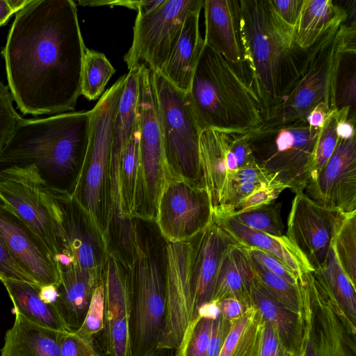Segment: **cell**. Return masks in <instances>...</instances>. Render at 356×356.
<instances>
[{"mask_svg":"<svg viewBox=\"0 0 356 356\" xmlns=\"http://www.w3.org/2000/svg\"><path fill=\"white\" fill-rule=\"evenodd\" d=\"M151 72L169 175L205 186L200 161L201 129L187 93L161 73Z\"/></svg>","mask_w":356,"mask_h":356,"instance_id":"obj_8","label":"cell"},{"mask_svg":"<svg viewBox=\"0 0 356 356\" xmlns=\"http://www.w3.org/2000/svg\"><path fill=\"white\" fill-rule=\"evenodd\" d=\"M250 298L252 306L274 330L284 348L298 356L302 341V315L277 300L255 277L251 284Z\"/></svg>","mask_w":356,"mask_h":356,"instance_id":"obj_27","label":"cell"},{"mask_svg":"<svg viewBox=\"0 0 356 356\" xmlns=\"http://www.w3.org/2000/svg\"><path fill=\"white\" fill-rule=\"evenodd\" d=\"M302 341L298 356H356V326L343 314L314 271L298 277Z\"/></svg>","mask_w":356,"mask_h":356,"instance_id":"obj_10","label":"cell"},{"mask_svg":"<svg viewBox=\"0 0 356 356\" xmlns=\"http://www.w3.org/2000/svg\"><path fill=\"white\" fill-rule=\"evenodd\" d=\"M213 207L205 186L169 175L161 193L155 222L166 241L193 239L212 222Z\"/></svg>","mask_w":356,"mask_h":356,"instance_id":"obj_13","label":"cell"},{"mask_svg":"<svg viewBox=\"0 0 356 356\" xmlns=\"http://www.w3.org/2000/svg\"><path fill=\"white\" fill-rule=\"evenodd\" d=\"M213 221L244 248L261 249L287 265L299 277L314 271L306 257L285 236L271 235L252 229L229 217L213 216Z\"/></svg>","mask_w":356,"mask_h":356,"instance_id":"obj_23","label":"cell"},{"mask_svg":"<svg viewBox=\"0 0 356 356\" xmlns=\"http://www.w3.org/2000/svg\"><path fill=\"white\" fill-rule=\"evenodd\" d=\"M355 10L332 0H303L293 26L296 45L305 50L312 47L327 31L346 22Z\"/></svg>","mask_w":356,"mask_h":356,"instance_id":"obj_26","label":"cell"},{"mask_svg":"<svg viewBox=\"0 0 356 356\" xmlns=\"http://www.w3.org/2000/svg\"><path fill=\"white\" fill-rule=\"evenodd\" d=\"M216 303L219 309V314L229 321L241 317L249 307L234 298H225Z\"/></svg>","mask_w":356,"mask_h":356,"instance_id":"obj_52","label":"cell"},{"mask_svg":"<svg viewBox=\"0 0 356 356\" xmlns=\"http://www.w3.org/2000/svg\"><path fill=\"white\" fill-rule=\"evenodd\" d=\"M243 248L250 259L259 263L268 271L281 277L293 285L298 284V275L277 257L259 248Z\"/></svg>","mask_w":356,"mask_h":356,"instance_id":"obj_46","label":"cell"},{"mask_svg":"<svg viewBox=\"0 0 356 356\" xmlns=\"http://www.w3.org/2000/svg\"><path fill=\"white\" fill-rule=\"evenodd\" d=\"M330 247L353 285L356 284V211H336Z\"/></svg>","mask_w":356,"mask_h":356,"instance_id":"obj_36","label":"cell"},{"mask_svg":"<svg viewBox=\"0 0 356 356\" xmlns=\"http://www.w3.org/2000/svg\"><path fill=\"white\" fill-rule=\"evenodd\" d=\"M276 183L280 182L274 174L257 165L239 169L228 179L220 202L213 209V213H226L256 190Z\"/></svg>","mask_w":356,"mask_h":356,"instance_id":"obj_35","label":"cell"},{"mask_svg":"<svg viewBox=\"0 0 356 356\" xmlns=\"http://www.w3.org/2000/svg\"><path fill=\"white\" fill-rule=\"evenodd\" d=\"M249 259L254 277L263 287L284 306L301 314L302 305L298 284L293 285L289 283L281 277L264 268L254 260L250 257Z\"/></svg>","mask_w":356,"mask_h":356,"instance_id":"obj_39","label":"cell"},{"mask_svg":"<svg viewBox=\"0 0 356 356\" xmlns=\"http://www.w3.org/2000/svg\"><path fill=\"white\" fill-rule=\"evenodd\" d=\"M345 317L356 326V292L330 247L323 266L314 270Z\"/></svg>","mask_w":356,"mask_h":356,"instance_id":"obj_33","label":"cell"},{"mask_svg":"<svg viewBox=\"0 0 356 356\" xmlns=\"http://www.w3.org/2000/svg\"><path fill=\"white\" fill-rule=\"evenodd\" d=\"M59 269L60 279L54 305L69 330L76 332L85 318L93 290L100 282L76 264Z\"/></svg>","mask_w":356,"mask_h":356,"instance_id":"obj_24","label":"cell"},{"mask_svg":"<svg viewBox=\"0 0 356 356\" xmlns=\"http://www.w3.org/2000/svg\"><path fill=\"white\" fill-rule=\"evenodd\" d=\"M0 200L40 237L56 262L62 243L49 190L25 175L0 171Z\"/></svg>","mask_w":356,"mask_h":356,"instance_id":"obj_15","label":"cell"},{"mask_svg":"<svg viewBox=\"0 0 356 356\" xmlns=\"http://www.w3.org/2000/svg\"><path fill=\"white\" fill-rule=\"evenodd\" d=\"M275 11L286 24L294 26L303 0H270Z\"/></svg>","mask_w":356,"mask_h":356,"instance_id":"obj_51","label":"cell"},{"mask_svg":"<svg viewBox=\"0 0 356 356\" xmlns=\"http://www.w3.org/2000/svg\"><path fill=\"white\" fill-rule=\"evenodd\" d=\"M0 234L16 262L38 286L59 284V267L44 241L1 200Z\"/></svg>","mask_w":356,"mask_h":356,"instance_id":"obj_19","label":"cell"},{"mask_svg":"<svg viewBox=\"0 0 356 356\" xmlns=\"http://www.w3.org/2000/svg\"><path fill=\"white\" fill-rule=\"evenodd\" d=\"M248 86L260 108L263 123L273 115L300 78L307 49L298 47L293 26L283 21L270 0H238Z\"/></svg>","mask_w":356,"mask_h":356,"instance_id":"obj_3","label":"cell"},{"mask_svg":"<svg viewBox=\"0 0 356 356\" xmlns=\"http://www.w3.org/2000/svg\"><path fill=\"white\" fill-rule=\"evenodd\" d=\"M62 333L15 313L13 325L6 332L1 356H60Z\"/></svg>","mask_w":356,"mask_h":356,"instance_id":"obj_28","label":"cell"},{"mask_svg":"<svg viewBox=\"0 0 356 356\" xmlns=\"http://www.w3.org/2000/svg\"><path fill=\"white\" fill-rule=\"evenodd\" d=\"M213 321L202 315L193 319L175 349V356H207Z\"/></svg>","mask_w":356,"mask_h":356,"instance_id":"obj_41","label":"cell"},{"mask_svg":"<svg viewBox=\"0 0 356 356\" xmlns=\"http://www.w3.org/2000/svg\"><path fill=\"white\" fill-rule=\"evenodd\" d=\"M287 187L281 183L272 184L261 187L238 202L226 213H213V216L228 217L232 215L270 204L279 197Z\"/></svg>","mask_w":356,"mask_h":356,"instance_id":"obj_44","label":"cell"},{"mask_svg":"<svg viewBox=\"0 0 356 356\" xmlns=\"http://www.w3.org/2000/svg\"><path fill=\"white\" fill-rule=\"evenodd\" d=\"M204 0H163L145 14H138L131 47L124 56L129 70L141 65L161 73L180 36L187 15L201 10Z\"/></svg>","mask_w":356,"mask_h":356,"instance_id":"obj_12","label":"cell"},{"mask_svg":"<svg viewBox=\"0 0 356 356\" xmlns=\"http://www.w3.org/2000/svg\"><path fill=\"white\" fill-rule=\"evenodd\" d=\"M202 8L204 43L222 55L247 81L243 73V66L246 64L241 40L238 0H204Z\"/></svg>","mask_w":356,"mask_h":356,"instance_id":"obj_22","label":"cell"},{"mask_svg":"<svg viewBox=\"0 0 356 356\" xmlns=\"http://www.w3.org/2000/svg\"><path fill=\"white\" fill-rule=\"evenodd\" d=\"M8 87L0 80V154L17 124L23 119L15 111Z\"/></svg>","mask_w":356,"mask_h":356,"instance_id":"obj_45","label":"cell"},{"mask_svg":"<svg viewBox=\"0 0 356 356\" xmlns=\"http://www.w3.org/2000/svg\"><path fill=\"white\" fill-rule=\"evenodd\" d=\"M261 321L253 306L232 321L230 331L218 356H258Z\"/></svg>","mask_w":356,"mask_h":356,"instance_id":"obj_34","label":"cell"},{"mask_svg":"<svg viewBox=\"0 0 356 356\" xmlns=\"http://www.w3.org/2000/svg\"><path fill=\"white\" fill-rule=\"evenodd\" d=\"M194 254L191 274V321L198 309L212 301L220 267L231 245L238 244L213 221L193 238Z\"/></svg>","mask_w":356,"mask_h":356,"instance_id":"obj_21","label":"cell"},{"mask_svg":"<svg viewBox=\"0 0 356 356\" xmlns=\"http://www.w3.org/2000/svg\"><path fill=\"white\" fill-rule=\"evenodd\" d=\"M305 194L328 209L356 211V138L339 139L330 159L318 177L309 181Z\"/></svg>","mask_w":356,"mask_h":356,"instance_id":"obj_18","label":"cell"},{"mask_svg":"<svg viewBox=\"0 0 356 356\" xmlns=\"http://www.w3.org/2000/svg\"><path fill=\"white\" fill-rule=\"evenodd\" d=\"M254 277L250 259L243 248L239 244L231 245L223 257L212 301L234 298L248 307L252 306L250 288Z\"/></svg>","mask_w":356,"mask_h":356,"instance_id":"obj_29","label":"cell"},{"mask_svg":"<svg viewBox=\"0 0 356 356\" xmlns=\"http://www.w3.org/2000/svg\"><path fill=\"white\" fill-rule=\"evenodd\" d=\"M225 131L205 129L199 140L200 161L204 183L213 209L220 204L228 179Z\"/></svg>","mask_w":356,"mask_h":356,"instance_id":"obj_30","label":"cell"},{"mask_svg":"<svg viewBox=\"0 0 356 356\" xmlns=\"http://www.w3.org/2000/svg\"><path fill=\"white\" fill-rule=\"evenodd\" d=\"M331 111L326 104L319 103L309 113L306 121L311 127L321 129Z\"/></svg>","mask_w":356,"mask_h":356,"instance_id":"obj_53","label":"cell"},{"mask_svg":"<svg viewBox=\"0 0 356 356\" xmlns=\"http://www.w3.org/2000/svg\"><path fill=\"white\" fill-rule=\"evenodd\" d=\"M31 0H0V26L4 24L10 17L23 8Z\"/></svg>","mask_w":356,"mask_h":356,"instance_id":"obj_54","label":"cell"},{"mask_svg":"<svg viewBox=\"0 0 356 356\" xmlns=\"http://www.w3.org/2000/svg\"><path fill=\"white\" fill-rule=\"evenodd\" d=\"M105 292L104 280L94 289L92 298L85 318L75 332L76 334L88 338L94 337L104 329V324Z\"/></svg>","mask_w":356,"mask_h":356,"instance_id":"obj_43","label":"cell"},{"mask_svg":"<svg viewBox=\"0 0 356 356\" xmlns=\"http://www.w3.org/2000/svg\"><path fill=\"white\" fill-rule=\"evenodd\" d=\"M355 19H348L327 31L307 49L303 71L273 116L263 124H276L300 120L306 121L311 111L319 103L331 111L332 85L334 67L346 34Z\"/></svg>","mask_w":356,"mask_h":356,"instance_id":"obj_11","label":"cell"},{"mask_svg":"<svg viewBox=\"0 0 356 356\" xmlns=\"http://www.w3.org/2000/svg\"><path fill=\"white\" fill-rule=\"evenodd\" d=\"M335 212L316 204L304 192L296 194L292 201L285 236L314 270L323 266L329 254Z\"/></svg>","mask_w":356,"mask_h":356,"instance_id":"obj_20","label":"cell"},{"mask_svg":"<svg viewBox=\"0 0 356 356\" xmlns=\"http://www.w3.org/2000/svg\"><path fill=\"white\" fill-rule=\"evenodd\" d=\"M337 134L339 139H348L355 136V122L346 119H338Z\"/></svg>","mask_w":356,"mask_h":356,"instance_id":"obj_55","label":"cell"},{"mask_svg":"<svg viewBox=\"0 0 356 356\" xmlns=\"http://www.w3.org/2000/svg\"><path fill=\"white\" fill-rule=\"evenodd\" d=\"M115 72L103 53L86 48L81 70V95L89 100L97 99Z\"/></svg>","mask_w":356,"mask_h":356,"instance_id":"obj_38","label":"cell"},{"mask_svg":"<svg viewBox=\"0 0 356 356\" xmlns=\"http://www.w3.org/2000/svg\"><path fill=\"white\" fill-rule=\"evenodd\" d=\"M15 313L29 321L56 331L70 332L56 306L44 300L40 286L25 282L3 280Z\"/></svg>","mask_w":356,"mask_h":356,"instance_id":"obj_31","label":"cell"},{"mask_svg":"<svg viewBox=\"0 0 356 356\" xmlns=\"http://www.w3.org/2000/svg\"><path fill=\"white\" fill-rule=\"evenodd\" d=\"M72 0H31L2 51L8 88L24 114L73 111L81 95L86 49Z\"/></svg>","mask_w":356,"mask_h":356,"instance_id":"obj_1","label":"cell"},{"mask_svg":"<svg viewBox=\"0 0 356 356\" xmlns=\"http://www.w3.org/2000/svg\"><path fill=\"white\" fill-rule=\"evenodd\" d=\"M0 280L1 282L3 280H15L37 285L33 280L16 262L1 234Z\"/></svg>","mask_w":356,"mask_h":356,"instance_id":"obj_48","label":"cell"},{"mask_svg":"<svg viewBox=\"0 0 356 356\" xmlns=\"http://www.w3.org/2000/svg\"><path fill=\"white\" fill-rule=\"evenodd\" d=\"M92 111L22 119L0 154V171L33 175L46 189L72 196L90 136Z\"/></svg>","mask_w":356,"mask_h":356,"instance_id":"obj_2","label":"cell"},{"mask_svg":"<svg viewBox=\"0 0 356 356\" xmlns=\"http://www.w3.org/2000/svg\"><path fill=\"white\" fill-rule=\"evenodd\" d=\"M281 202H273L259 208L236 213L228 217L252 229L280 236L283 235L284 228L281 217Z\"/></svg>","mask_w":356,"mask_h":356,"instance_id":"obj_40","label":"cell"},{"mask_svg":"<svg viewBox=\"0 0 356 356\" xmlns=\"http://www.w3.org/2000/svg\"><path fill=\"white\" fill-rule=\"evenodd\" d=\"M232 321L220 314L213 319L207 356H218L230 331Z\"/></svg>","mask_w":356,"mask_h":356,"instance_id":"obj_50","label":"cell"},{"mask_svg":"<svg viewBox=\"0 0 356 356\" xmlns=\"http://www.w3.org/2000/svg\"><path fill=\"white\" fill-rule=\"evenodd\" d=\"M356 25L346 34L334 70L332 105L335 112L347 111L356 122Z\"/></svg>","mask_w":356,"mask_h":356,"instance_id":"obj_32","label":"cell"},{"mask_svg":"<svg viewBox=\"0 0 356 356\" xmlns=\"http://www.w3.org/2000/svg\"><path fill=\"white\" fill-rule=\"evenodd\" d=\"M60 356H102L92 338L84 337L75 332H63L60 337Z\"/></svg>","mask_w":356,"mask_h":356,"instance_id":"obj_47","label":"cell"},{"mask_svg":"<svg viewBox=\"0 0 356 356\" xmlns=\"http://www.w3.org/2000/svg\"><path fill=\"white\" fill-rule=\"evenodd\" d=\"M163 250L166 314L158 347L176 349L191 322V274L194 254L193 239L184 242L166 241Z\"/></svg>","mask_w":356,"mask_h":356,"instance_id":"obj_16","label":"cell"},{"mask_svg":"<svg viewBox=\"0 0 356 356\" xmlns=\"http://www.w3.org/2000/svg\"><path fill=\"white\" fill-rule=\"evenodd\" d=\"M49 191L62 243L61 255L69 257L97 281H102L110 251L106 239L74 197Z\"/></svg>","mask_w":356,"mask_h":356,"instance_id":"obj_14","label":"cell"},{"mask_svg":"<svg viewBox=\"0 0 356 356\" xmlns=\"http://www.w3.org/2000/svg\"><path fill=\"white\" fill-rule=\"evenodd\" d=\"M132 296L129 334L131 356H148L158 348L165 325L164 255L141 235L134 220L131 259Z\"/></svg>","mask_w":356,"mask_h":356,"instance_id":"obj_6","label":"cell"},{"mask_svg":"<svg viewBox=\"0 0 356 356\" xmlns=\"http://www.w3.org/2000/svg\"><path fill=\"white\" fill-rule=\"evenodd\" d=\"M337 121L335 111H332L316 142L309 181L318 177L336 148L339 140L336 131Z\"/></svg>","mask_w":356,"mask_h":356,"instance_id":"obj_42","label":"cell"},{"mask_svg":"<svg viewBox=\"0 0 356 356\" xmlns=\"http://www.w3.org/2000/svg\"><path fill=\"white\" fill-rule=\"evenodd\" d=\"M140 163L133 218L155 221L159 199L169 176L151 70L140 68L137 102Z\"/></svg>","mask_w":356,"mask_h":356,"instance_id":"obj_9","label":"cell"},{"mask_svg":"<svg viewBox=\"0 0 356 356\" xmlns=\"http://www.w3.org/2000/svg\"><path fill=\"white\" fill-rule=\"evenodd\" d=\"M125 78L126 74L120 77L91 110L88 145L72 195L89 213L108 245L112 222L109 170L113 127Z\"/></svg>","mask_w":356,"mask_h":356,"instance_id":"obj_5","label":"cell"},{"mask_svg":"<svg viewBox=\"0 0 356 356\" xmlns=\"http://www.w3.org/2000/svg\"><path fill=\"white\" fill-rule=\"evenodd\" d=\"M201 10L189 13L176 46L161 74L173 86L187 93L204 46L199 29Z\"/></svg>","mask_w":356,"mask_h":356,"instance_id":"obj_25","label":"cell"},{"mask_svg":"<svg viewBox=\"0 0 356 356\" xmlns=\"http://www.w3.org/2000/svg\"><path fill=\"white\" fill-rule=\"evenodd\" d=\"M140 134L138 124L124 148L120 166V183L122 215L125 220L133 218L135 193L140 163Z\"/></svg>","mask_w":356,"mask_h":356,"instance_id":"obj_37","label":"cell"},{"mask_svg":"<svg viewBox=\"0 0 356 356\" xmlns=\"http://www.w3.org/2000/svg\"><path fill=\"white\" fill-rule=\"evenodd\" d=\"M261 320L258 356H296L284 348L274 330Z\"/></svg>","mask_w":356,"mask_h":356,"instance_id":"obj_49","label":"cell"},{"mask_svg":"<svg viewBox=\"0 0 356 356\" xmlns=\"http://www.w3.org/2000/svg\"><path fill=\"white\" fill-rule=\"evenodd\" d=\"M187 96L201 131L249 132L263 124L259 106L247 81L205 43Z\"/></svg>","mask_w":356,"mask_h":356,"instance_id":"obj_4","label":"cell"},{"mask_svg":"<svg viewBox=\"0 0 356 356\" xmlns=\"http://www.w3.org/2000/svg\"><path fill=\"white\" fill-rule=\"evenodd\" d=\"M320 131L300 120L262 124L248 132V143L256 164L297 194L304 192L310 181Z\"/></svg>","mask_w":356,"mask_h":356,"instance_id":"obj_7","label":"cell"},{"mask_svg":"<svg viewBox=\"0 0 356 356\" xmlns=\"http://www.w3.org/2000/svg\"><path fill=\"white\" fill-rule=\"evenodd\" d=\"M148 356H175V349L168 347H158Z\"/></svg>","mask_w":356,"mask_h":356,"instance_id":"obj_57","label":"cell"},{"mask_svg":"<svg viewBox=\"0 0 356 356\" xmlns=\"http://www.w3.org/2000/svg\"><path fill=\"white\" fill-rule=\"evenodd\" d=\"M105 292L104 341L105 356H131L129 324L131 312V269L118 254L108 252L104 274Z\"/></svg>","mask_w":356,"mask_h":356,"instance_id":"obj_17","label":"cell"},{"mask_svg":"<svg viewBox=\"0 0 356 356\" xmlns=\"http://www.w3.org/2000/svg\"><path fill=\"white\" fill-rule=\"evenodd\" d=\"M40 295L44 300L54 305L58 298L57 286L51 284L41 286L40 288Z\"/></svg>","mask_w":356,"mask_h":356,"instance_id":"obj_56","label":"cell"}]
</instances>
